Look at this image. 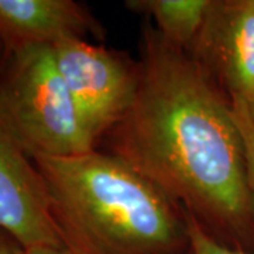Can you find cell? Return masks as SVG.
<instances>
[{
	"mask_svg": "<svg viewBox=\"0 0 254 254\" xmlns=\"http://www.w3.org/2000/svg\"><path fill=\"white\" fill-rule=\"evenodd\" d=\"M232 112L243 140L247 180L254 195V100L229 98Z\"/></svg>",
	"mask_w": 254,
	"mask_h": 254,
	"instance_id": "cell-9",
	"label": "cell"
},
{
	"mask_svg": "<svg viewBox=\"0 0 254 254\" xmlns=\"http://www.w3.org/2000/svg\"><path fill=\"white\" fill-rule=\"evenodd\" d=\"M103 28L73 0H0L3 55L36 46H54L65 37H102Z\"/></svg>",
	"mask_w": 254,
	"mask_h": 254,
	"instance_id": "cell-7",
	"label": "cell"
},
{
	"mask_svg": "<svg viewBox=\"0 0 254 254\" xmlns=\"http://www.w3.org/2000/svg\"><path fill=\"white\" fill-rule=\"evenodd\" d=\"M26 254H75L65 247H48V246H36L26 249Z\"/></svg>",
	"mask_w": 254,
	"mask_h": 254,
	"instance_id": "cell-12",
	"label": "cell"
},
{
	"mask_svg": "<svg viewBox=\"0 0 254 254\" xmlns=\"http://www.w3.org/2000/svg\"><path fill=\"white\" fill-rule=\"evenodd\" d=\"M184 254H192V252H190V250H188V252H185V253H184Z\"/></svg>",
	"mask_w": 254,
	"mask_h": 254,
	"instance_id": "cell-14",
	"label": "cell"
},
{
	"mask_svg": "<svg viewBox=\"0 0 254 254\" xmlns=\"http://www.w3.org/2000/svg\"><path fill=\"white\" fill-rule=\"evenodd\" d=\"M0 254H26V249L14 237L0 227Z\"/></svg>",
	"mask_w": 254,
	"mask_h": 254,
	"instance_id": "cell-11",
	"label": "cell"
},
{
	"mask_svg": "<svg viewBox=\"0 0 254 254\" xmlns=\"http://www.w3.org/2000/svg\"><path fill=\"white\" fill-rule=\"evenodd\" d=\"M0 118L31 158L71 157L96 148L79 125L53 46L1 57Z\"/></svg>",
	"mask_w": 254,
	"mask_h": 254,
	"instance_id": "cell-3",
	"label": "cell"
},
{
	"mask_svg": "<svg viewBox=\"0 0 254 254\" xmlns=\"http://www.w3.org/2000/svg\"><path fill=\"white\" fill-rule=\"evenodd\" d=\"M210 0H127V9L155 21L165 41L190 51L205 21Z\"/></svg>",
	"mask_w": 254,
	"mask_h": 254,
	"instance_id": "cell-8",
	"label": "cell"
},
{
	"mask_svg": "<svg viewBox=\"0 0 254 254\" xmlns=\"http://www.w3.org/2000/svg\"><path fill=\"white\" fill-rule=\"evenodd\" d=\"M0 227L24 249L65 247L50 213L43 177L0 118Z\"/></svg>",
	"mask_w": 254,
	"mask_h": 254,
	"instance_id": "cell-6",
	"label": "cell"
},
{
	"mask_svg": "<svg viewBox=\"0 0 254 254\" xmlns=\"http://www.w3.org/2000/svg\"><path fill=\"white\" fill-rule=\"evenodd\" d=\"M1 57H3V48L0 46V60H1Z\"/></svg>",
	"mask_w": 254,
	"mask_h": 254,
	"instance_id": "cell-13",
	"label": "cell"
},
{
	"mask_svg": "<svg viewBox=\"0 0 254 254\" xmlns=\"http://www.w3.org/2000/svg\"><path fill=\"white\" fill-rule=\"evenodd\" d=\"M53 50L79 125L96 147L133 102L137 63L78 37H65Z\"/></svg>",
	"mask_w": 254,
	"mask_h": 254,
	"instance_id": "cell-4",
	"label": "cell"
},
{
	"mask_svg": "<svg viewBox=\"0 0 254 254\" xmlns=\"http://www.w3.org/2000/svg\"><path fill=\"white\" fill-rule=\"evenodd\" d=\"M188 220V236L192 254H254V252L237 249L233 246L219 242L209 232H206L196 219L187 213Z\"/></svg>",
	"mask_w": 254,
	"mask_h": 254,
	"instance_id": "cell-10",
	"label": "cell"
},
{
	"mask_svg": "<svg viewBox=\"0 0 254 254\" xmlns=\"http://www.w3.org/2000/svg\"><path fill=\"white\" fill-rule=\"evenodd\" d=\"M137 88L103 140L219 242L254 252V195L230 99L192 55L145 24Z\"/></svg>",
	"mask_w": 254,
	"mask_h": 254,
	"instance_id": "cell-1",
	"label": "cell"
},
{
	"mask_svg": "<svg viewBox=\"0 0 254 254\" xmlns=\"http://www.w3.org/2000/svg\"><path fill=\"white\" fill-rule=\"evenodd\" d=\"M50 213L75 254H184L187 212L154 182L108 151L33 157Z\"/></svg>",
	"mask_w": 254,
	"mask_h": 254,
	"instance_id": "cell-2",
	"label": "cell"
},
{
	"mask_svg": "<svg viewBox=\"0 0 254 254\" xmlns=\"http://www.w3.org/2000/svg\"><path fill=\"white\" fill-rule=\"evenodd\" d=\"M188 53L229 98L254 100V0H210Z\"/></svg>",
	"mask_w": 254,
	"mask_h": 254,
	"instance_id": "cell-5",
	"label": "cell"
}]
</instances>
